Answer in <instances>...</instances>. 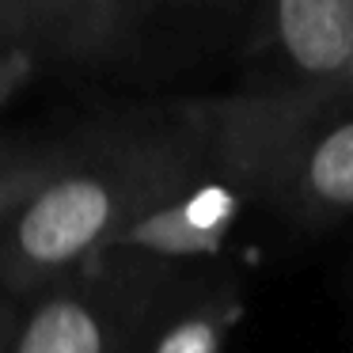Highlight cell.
Masks as SVG:
<instances>
[{
    "mask_svg": "<svg viewBox=\"0 0 353 353\" xmlns=\"http://www.w3.org/2000/svg\"><path fill=\"white\" fill-rule=\"evenodd\" d=\"M259 209L300 228L353 216V99L236 92L194 103Z\"/></svg>",
    "mask_w": 353,
    "mask_h": 353,
    "instance_id": "cell-1",
    "label": "cell"
},
{
    "mask_svg": "<svg viewBox=\"0 0 353 353\" xmlns=\"http://www.w3.org/2000/svg\"><path fill=\"white\" fill-rule=\"evenodd\" d=\"M168 141L171 130L118 133L65 148L61 163L0 228V281L34 296L80 274L148 190Z\"/></svg>",
    "mask_w": 353,
    "mask_h": 353,
    "instance_id": "cell-2",
    "label": "cell"
},
{
    "mask_svg": "<svg viewBox=\"0 0 353 353\" xmlns=\"http://www.w3.org/2000/svg\"><path fill=\"white\" fill-rule=\"evenodd\" d=\"M251 209H259L251 186L190 107L171 130L156 179L88 266L183 281L213 270Z\"/></svg>",
    "mask_w": 353,
    "mask_h": 353,
    "instance_id": "cell-3",
    "label": "cell"
},
{
    "mask_svg": "<svg viewBox=\"0 0 353 353\" xmlns=\"http://www.w3.org/2000/svg\"><path fill=\"white\" fill-rule=\"evenodd\" d=\"M171 285L88 266L34 292L12 323L8 353H130Z\"/></svg>",
    "mask_w": 353,
    "mask_h": 353,
    "instance_id": "cell-4",
    "label": "cell"
},
{
    "mask_svg": "<svg viewBox=\"0 0 353 353\" xmlns=\"http://www.w3.org/2000/svg\"><path fill=\"white\" fill-rule=\"evenodd\" d=\"M254 57L262 77L247 92L315 99L338 88L353 61V0H259Z\"/></svg>",
    "mask_w": 353,
    "mask_h": 353,
    "instance_id": "cell-5",
    "label": "cell"
},
{
    "mask_svg": "<svg viewBox=\"0 0 353 353\" xmlns=\"http://www.w3.org/2000/svg\"><path fill=\"white\" fill-rule=\"evenodd\" d=\"M247 307L243 277L232 270H201L175 281L152 307L130 353H228Z\"/></svg>",
    "mask_w": 353,
    "mask_h": 353,
    "instance_id": "cell-6",
    "label": "cell"
},
{
    "mask_svg": "<svg viewBox=\"0 0 353 353\" xmlns=\"http://www.w3.org/2000/svg\"><path fill=\"white\" fill-rule=\"evenodd\" d=\"M23 8L42 16L77 46H99L114 31L122 0H23Z\"/></svg>",
    "mask_w": 353,
    "mask_h": 353,
    "instance_id": "cell-7",
    "label": "cell"
},
{
    "mask_svg": "<svg viewBox=\"0 0 353 353\" xmlns=\"http://www.w3.org/2000/svg\"><path fill=\"white\" fill-rule=\"evenodd\" d=\"M65 148L54 152H0V228L31 198V190L61 163Z\"/></svg>",
    "mask_w": 353,
    "mask_h": 353,
    "instance_id": "cell-8",
    "label": "cell"
},
{
    "mask_svg": "<svg viewBox=\"0 0 353 353\" xmlns=\"http://www.w3.org/2000/svg\"><path fill=\"white\" fill-rule=\"evenodd\" d=\"M31 50L19 46V50H8V54L0 57V103L8 99L12 92H16L19 84H27V77H31Z\"/></svg>",
    "mask_w": 353,
    "mask_h": 353,
    "instance_id": "cell-9",
    "label": "cell"
},
{
    "mask_svg": "<svg viewBox=\"0 0 353 353\" xmlns=\"http://www.w3.org/2000/svg\"><path fill=\"white\" fill-rule=\"evenodd\" d=\"M12 323H16V315L8 312V307H0V353H8V338H12Z\"/></svg>",
    "mask_w": 353,
    "mask_h": 353,
    "instance_id": "cell-10",
    "label": "cell"
},
{
    "mask_svg": "<svg viewBox=\"0 0 353 353\" xmlns=\"http://www.w3.org/2000/svg\"><path fill=\"white\" fill-rule=\"evenodd\" d=\"M327 95H342V99H353V61H350V69H345V77L338 80V88H334V92H327Z\"/></svg>",
    "mask_w": 353,
    "mask_h": 353,
    "instance_id": "cell-11",
    "label": "cell"
}]
</instances>
